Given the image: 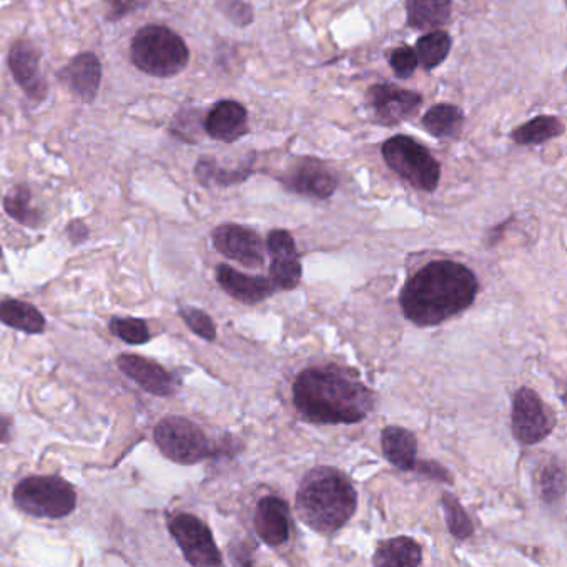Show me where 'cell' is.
I'll return each instance as SVG.
<instances>
[{
  "label": "cell",
  "instance_id": "6da1fadb",
  "mask_svg": "<svg viewBox=\"0 0 567 567\" xmlns=\"http://www.w3.org/2000/svg\"><path fill=\"white\" fill-rule=\"evenodd\" d=\"M476 275L453 260H433L408 278L400 295L401 310L416 327H436L463 313L476 300Z\"/></svg>",
  "mask_w": 567,
  "mask_h": 567
},
{
  "label": "cell",
  "instance_id": "7a4b0ae2",
  "mask_svg": "<svg viewBox=\"0 0 567 567\" xmlns=\"http://www.w3.org/2000/svg\"><path fill=\"white\" fill-rule=\"evenodd\" d=\"M293 404L310 423L354 424L373 411L374 394L353 370L328 364L298 374Z\"/></svg>",
  "mask_w": 567,
  "mask_h": 567
},
{
  "label": "cell",
  "instance_id": "3957f363",
  "mask_svg": "<svg viewBox=\"0 0 567 567\" xmlns=\"http://www.w3.org/2000/svg\"><path fill=\"white\" fill-rule=\"evenodd\" d=\"M295 507L310 529L330 536L357 513L358 494L350 477L337 467H315L301 481Z\"/></svg>",
  "mask_w": 567,
  "mask_h": 567
},
{
  "label": "cell",
  "instance_id": "277c9868",
  "mask_svg": "<svg viewBox=\"0 0 567 567\" xmlns=\"http://www.w3.org/2000/svg\"><path fill=\"white\" fill-rule=\"evenodd\" d=\"M132 62L152 78H174L187 68L190 52L181 35L165 25H147L132 41Z\"/></svg>",
  "mask_w": 567,
  "mask_h": 567
},
{
  "label": "cell",
  "instance_id": "5b68a950",
  "mask_svg": "<svg viewBox=\"0 0 567 567\" xmlns=\"http://www.w3.org/2000/svg\"><path fill=\"white\" fill-rule=\"evenodd\" d=\"M14 503L31 516L59 519L75 509L78 496L72 484L62 477L29 476L16 486Z\"/></svg>",
  "mask_w": 567,
  "mask_h": 567
},
{
  "label": "cell",
  "instance_id": "8992f818",
  "mask_svg": "<svg viewBox=\"0 0 567 567\" xmlns=\"http://www.w3.org/2000/svg\"><path fill=\"white\" fill-rule=\"evenodd\" d=\"M383 157L388 167L406 181L416 190H436L441 167L436 158L413 138L396 135L384 142Z\"/></svg>",
  "mask_w": 567,
  "mask_h": 567
},
{
  "label": "cell",
  "instance_id": "52a82bcc",
  "mask_svg": "<svg viewBox=\"0 0 567 567\" xmlns=\"http://www.w3.org/2000/svg\"><path fill=\"white\" fill-rule=\"evenodd\" d=\"M154 437L162 454L175 463L197 464L214 457V443L187 417H165L155 426Z\"/></svg>",
  "mask_w": 567,
  "mask_h": 567
},
{
  "label": "cell",
  "instance_id": "ba28073f",
  "mask_svg": "<svg viewBox=\"0 0 567 567\" xmlns=\"http://www.w3.org/2000/svg\"><path fill=\"white\" fill-rule=\"evenodd\" d=\"M168 529L192 566L210 567L224 564L210 527L194 514H174L168 519Z\"/></svg>",
  "mask_w": 567,
  "mask_h": 567
},
{
  "label": "cell",
  "instance_id": "9c48e42d",
  "mask_svg": "<svg viewBox=\"0 0 567 567\" xmlns=\"http://www.w3.org/2000/svg\"><path fill=\"white\" fill-rule=\"evenodd\" d=\"M556 416L547 410L539 394L530 388H519L513 396L511 426L513 434L524 446H533L549 436Z\"/></svg>",
  "mask_w": 567,
  "mask_h": 567
},
{
  "label": "cell",
  "instance_id": "30bf717a",
  "mask_svg": "<svg viewBox=\"0 0 567 567\" xmlns=\"http://www.w3.org/2000/svg\"><path fill=\"white\" fill-rule=\"evenodd\" d=\"M212 241L218 254L248 268L265 264V248L260 235L244 225L225 224L215 228Z\"/></svg>",
  "mask_w": 567,
  "mask_h": 567
},
{
  "label": "cell",
  "instance_id": "8fae6325",
  "mask_svg": "<svg viewBox=\"0 0 567 567\" xmlns=\"http://www.w3.org/2000/svg\"><path fill=\"white\" fill-rule=\"evenodd\" d=\"M368 104L381 124L396 125L416 115L423 97L416 92L391 84H378L368 91Z\"/></svg>",
  "mask_w": 567,
  "mask_h": 567
},
{
  "label": "cell",
  "instance_id": "7c38bea8",
  "mask_svg": "<svg viewBox=\"0 0 567 567\" xmlns=\"http://www.w3.org/2000/svg\"><path fill=\"white\" fill-rule=\"evenodd\" d=\"M267 248L271 257L270 277L274 287L278 290H295L301 280V264L290 231H270Z\"/></svg>",
  "mask_w": 567,
  "mask_h": 567
},
{
  "label": "cell",
  "instance_id": "4fadbf2b",
  "mask_svg": "<svg viewBox=\"0 0 567 567\" xmlns=\"http://www.w3.org/2000/svg\"><path fill=\"white\" fill-rule=\"evenodd\" d=\"M254 523L258 536L268 546H281L290 539L293 523H291L290 507L281 497H261L255 511Z\"/></svg>",
  "mask_w": 567,
  "mask_h": 567
},
{
  "label": "cell",
  "instance_id": "5bb4252c",
  "mask_svg": "<svg viewBox=\"0 0 567 567\" xmlns=\"http://www.w3.org/2000/svg\"><path fill=\"white\" fill-rule=\"evenodd\" d=\"M41 51L31 41H19L9 52V68L16 82L29 97L41 99L48 94V84L41 75Z\"/></svg>",
  "mask_w": 567,
  "mask_h": 567
},
{
  "label": "cell",
  "instance_id": "9a60e30c",
  "mask_svg": "<svg viewBox=\"0 0 567 567\" xmlns=\"http://www.w3.org/2000/svg\"><path fill=\"white\" fill-rule=\"evenodd\" d=\"M122 373L141 384L145 391L155 396H172L177 391L174 377L155 361L137 354H122L117 360Z\"/></svg>",
  "mask_w": 567,
  "mask_h": 567
},
{
  "label": "cell",
  "instance_id": "2e32d148",
  "mask_svg": "<svg viewBox=\"0 0 567 567\" xmlns=\"http://www.w3.org/2000/svg\"><path fill=\"white\" fill-rule=\"evenodd\" d=\"M287 187L291 192L313 198H330L338 187L337 177L333 172L321 164L320 161H303L290 172L287 181Z\"/></svg>",
  "mask_w": 567,
  "mask_h": 567
},
{
  "label": "cell",
  "instance_id": "e0dca14e",
  "mask_svg": "<svg viewBox=\"0 0 567 567\" xmlns=\"http://www.w3.org/2000/svg\"><path fill=\"white\" fill-rule=\"evenodd\" d=\"M205 131L215 141H240L248 131V114L244 105L234 101H221L212 107L205 121Z\"/></svg>",
  "mask_w": 567,
  "mask_h": 567
},
{
  "label": "cell",
  "instance_id": "ac0fdd59",
  "mask_svg": "<svg viewBox=\"0 0 567 567\" xmlns=\"http://www.w3.org/2000/svg\"><path fill=\"white\" fill-rule=\"evenodd\" d=\"M217 281L231 298L247 305L260 303L275 291L274 284L267 278L248 277L225 264L217 267Z\"/></svg>",
  "mask_w": 567,
  "mask_h": 567
},
{
  "label": "cell",
  "instance_id": "d6986e66",
  "mask_svg": "<svg viewBox=\"0 0 567 567\" xmlns=\"http://www.w3.org/2000/svg\"><path fill=\"white\" fill-rule=\"evenodd\" d=\"M61 79L81 101L92 102L102 81V65L97 55L81 54L72 59L61 72Z\"/></svg>",
  "mask_w": 567,
  "mask_h": 567
},
{
  "label": "cell",
  "instance_id": "ffe728a7",
  "mask_svg": "<svg viewBox=\"0 0 567 567\" xmlns=\"http://www.w3.org/2000/svg\"><path fill=\"white\" fill-rule=\"evenodd\" d=\"M384 457L401 471H413L416 464L417 440L406 427L386 426L381 431Z\"/></svg>",
  "mask_w": 567,
  "mask_h": 567
},
{
  "label": "cell",
  "instance_id": "44dd1931",
  "mask_svg": "<svg viewBox=\"0 0 567 567\" xmlns=\"http://www.w3.org/2000/svg\"><path fill=\"white\" fill-rule=\"evenodd\" d=\"M423 563V550L413 537H393L384 540L374 553L373 564L380 567H414Z\"/></svg>",
  "mask_w": 567,
  "mask_h": 567
},
{
  "label": "cell",
  "instance_id": "7402d4cb",
  "mask_svg": "<svg viewBox=\"0 0 567 567\" xmlns=\"http://www.w3.org/2000/svg\"><path fill=\"white\" fill-rule=\"evenodd\" d=\"M451 0H406L408 24L417 31H436L451 18Z\"/></svg>",
  "mask_w": 567,
  "mask_h": 567
},
{
  "label": "cell",
  "instance_id": "603a6c76",
  "mask_svg": "<svg viewBox=\"0 0 567 567\" xmlns=\"http://www.w3.org/2000/svg\"><path fill=\"white\" fill-rule=\"evenodd\" d=\"M0 321L31 334L42 333L45 327L41 311L21 300L0 301Z\"/></svg>",
  "mask_w": 567,
  "mask_h": 567
},
{
  "label": "cell",
  "instance_id": "cb8c5ba5",
  "mask_svg": "<svg viewBox=\"0 0 567 567\" xmlns=\"http://www.w3.org/2000/svg\"><path fill=\"white\" fill-rule=\"evenodd\" d=\"M464 115L454 105L440 104L431 107L421 118L424 131L437 138L454 137L463 128Z\"/></svg>",
  "mask_w": 567,
  "mask_h": 567
},
{
  "label": "cell",
  "instance_id": "d4e9b609",
  "mask_svg": "<svg viewBox=\"0 0 567 567\" xmlns=\"http://www.w3.org/2000/svg\"><path fill=\"white\" fill-rule=\"evenodd\" d=\"M534 489L539 499L546 504H554L563 499L564 493H566V474L556 460L539 464L534 473Z\"/></svg>",
  "mask_w": 567,
  "mask_h": 567
},
{
  "label": "cell",
  "instance_id": "484cf974",
  "mask_svg": "<svg viewBox=\"0 0 567 567\" xmlns=\"http://www.w3.org/2000/svg\"><path fill=\"white\" fill-rule=\"evenodd\" d=\"M563 132L564 125L560 124L559 118L540 115L516 128L513 132V141L519 145H539L550 138L559 137Z\"/></svg>",
  "mask_w": 567,
  "mask_h": 567
},
{
  "label": "cell",
  "instance_id": "4316f807",
  "mask_svg": "<svg viewBox=\"0 0 567 567\" xmlns=\"http://www.w3.org/2000/svg\"><path fill=\"white\" fill-rule=\"evenodd\" d=\"M451 52V38L444 31H430L417 41L416 58L426 71L436 69Z\"/></svg>",
  "mask_w": 567,
  "mask_h": 567
},
{
  "label": "cell",
  "instance_id": "83f0119b",
  "mask_svg": "<svg viewBox=\"0 0 567 567\" xmlns=\"http://www.w3.org/2000/svg\"><path fill=\"white\" fill-rule=\"evenodd\" d=\"M6 210L16 220L29 227H38L41 221V214L38 208L32 205L31 192L25 187H16L9 192L4 200Z\"/></svg>",
  "mask_w": 567,
  "mask_h": 567
},
{
  "label": "cell",
  "instance_id": "f1b7e54d",
  "mask_svg": "<svg viewBox=\"0 0 567 567\" xmlns=\"http://www.w3.org/2000/svg\"><path fill=\"white\" fill-rule=\"evenodd\" d=\"M441 504H443L444 517H446L447 529H450L451 536L460 540L473 536V523H471L470 516H467L464 507L461 506L457 497L454 494L444 493L443 497H441Z\"/></svg>",
  "mask_w": 567,
  "mask_h": 567
},
{
  "label": "cell",
  "instance_id": "f546056e",
  "mask_svg": "<svg viewBox=\"0 0 567 567\" xmlns=\"http://www.w3.org/2000/svg\"><path fill=\"white\" fill-rule=\"evenodd\" d=\"M111 331L128 344H144L151 340L147 324L137 318H114L111 321Z\"/></svg>",
  "mask_w": 567,
  "mask_h": 567
},
{
  "label": "cell",
  "instance_id": "4dcf8cb0",
  "mask_svg": "<svg viewBox=\"0 0 567 567\" xmlns=\"http://www.w3.org/2000/svg\"><path fill=\"white\" fill-rule=\"evenodd\" d=\"M181 317L184 318L190 330L204 340L214 341L217 338L214 320L205 311L194 307H182Z\"/></svg>",
  "mask_w": 567,
  "mask_h": 567
},
{
  "label": "cell",
  "instance_id": "1f68e13d",
  "mask_svg": "<svg viewBox=\"0 0 567 567\" xmlns=\"http://www.w3.org/2000/svg\"><path fill=\"white\" fill-rule=\"evenodd\" d=\"M390 65L396 78L408 79L414 74L417 68L416 52L411 48H398L391 52Z\"/></svg>",
  "mask_w": 567,
  "mask_h": 567
},
{
  "label": "cell",
  "instance_id": "d6a6232c",
  "mask_svg": "<svg viewBox=\"0 0 567 567\" xmlns=\"http://www.w3.org/2000/svg\"><path fill=\"white\" fill-rule=\"evenodd\" d=\"M109 6V19L117 21L132 12L141 11L151 4V0H105Z\"/></svg>",
  "mask_w": 567,
  "mask_h": 567
},
{
  "label": "cell",
  "instance_id": "836d02e7",
  "mask_svg": "<svg viewBox=\"0 0 567 567\" xmlns=\"http://www.w3.org/2000/svg\"><path fill=\"white\" fill-rule=\"evenodd\" d=\"M423 476L430 477V480L440 481V483H453V476L446 467L441 466L436 461H416L414 470Z\"/></svg>",
  "mask_w": 567,
  "mask_h": 567
},
{
  "label": "cell",
  "instance_id": "e575fe53",
  "mask_svg": "<svg viewBox=\"0 0 567 567\" xmlns=\"http://www.w3.org/2000/svg\"><path fill=\"white\" fill-rule=\"evenodd\" d=\"M68 231L74 241H82L87 238V228H85V225L82 224V221H74V224L69 225Z\"/></svg>",
  "mask_w": 567,
  "mask_h": 567
},
{
  "label": "cell",
  "instance_id": "d590c367",
  "mask_svg": "<svg viewBox=\"0 0 567 567\" xmlns=\"http://www.w3.org/2000/svg\"><path fill=\"white\" fill-rule=\"evenodd\" d=\"M9 433H11V423L4 416H0V443L9 440Z\"/></svg>",
  "mask_w": 567,
  "mask_h": 567
}]
</instances>
